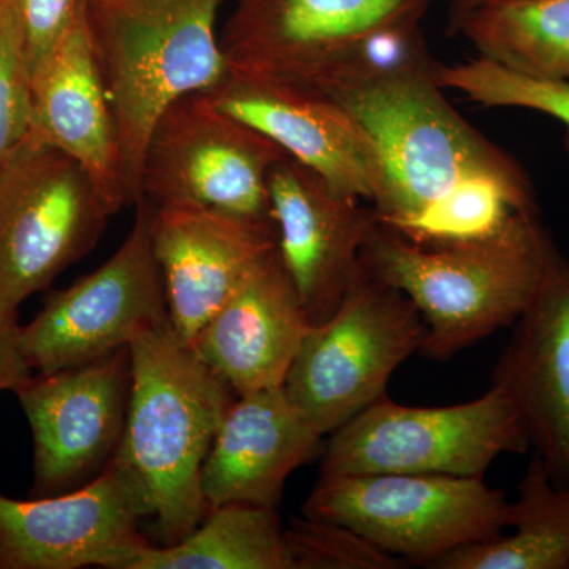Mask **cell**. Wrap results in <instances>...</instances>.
I'll return each mask as SVG.
<instances>
[{
    "label": "cell",
    "instance_id": "obj_26",
    "mask_svg": "<svg viewBox=\"0 0 569 569\" xmlns=\"http://www.w3.org/2000/svg\"><path fill=\"white\" fill-rule=\"evenodd\" d=\"M437 81L488 108H520L563 123L569 144V82L537 80L478 56L473 61L440 66Z\"/></svg>",
    "mask_w": 569,
    "mask_h": 569
},
{
    "label": "cell",
    "instance_id": "obj_19",
    "mask_svg": "<svg viewBox=\"0 0 569 569\" xmlns=\"http://www.w3.org/2000/svg\"><path fill=\"white\" fill-rule=\"evenodd\" d=\"M321 437L284 385L236 396L204 460L206 505L279 507L284 482L316 455Z\"/></svg>",
    "mask_w": 569,
    "mask_h": 569
},
{
    "label": "cell",
    "instance_id": "obj_11",
    "mask_svg": "<svg viewBox=\"0 0 569 569\" xmlns=\"http://www.w3.org/2000/svg\"><path fill=\"white\" fill-rule=\"evenodd\" d=\"M33 441L31 497L88 485L114 459L132 395L130 347L54 372H32L14 391Z\"/></svg>",
    "mask_w": 569,
    "mask_h": 569
},
{
    "label": "cell",
    "instance_id": "obj_32",
    "mask_svg": "<svg viewBox=\"0 0 569 569\" xmlns=\"http://www.w3.org/2000/svg\"><path fill=\"white\" fill-rule=\"evenodd\" d=\"M0 7H2V0H0Z\"/></svg>",
    "mask_w": 569,
    "mask_h": 569
},
{
    "label": "cell",
    "instance_id": "obj_18",
    "mask_svg": "<svg viewBox=\"0 0 569 569\" xmlns=\"http://www.w3.org/2000/svg\"><path fill=\"white\" fill-rule=\"evenodd\" d=\"M312 326L276 250L209 318L192 348L244 396L283 387Z\"/></svg>",
    "mask_w": 569,
    "mask_h": 569
},
{
    "label": "cell",
    "instance_id": "obj_22",
    "mask_svg": "<svg viewBox=\"0 0 569 569\" xmlns=\"http://www.w3.org/2000/svg\"><path fill=\"white\" fill-rule=\"evenodd\" d=\"M449 29L482 58L537 80L569 82V0H497Z\"/></svg>",
    "mask_w": 569,
    "mask_h": 569
},
{
    "label": "cell",
    "instance_id": "obj_28",
    "mask_svg": "<svg viewBox=\"0 0 569 569\" xmlns=\"http://www.w3.org/2000/svg\"><path fill=\"white\" fill-rule=\"evenodd\" d=\"M33 130L32 82L9 3L0 7V167Z\"/></svg>",
    "mask_w": 569,
    "mask_h": 569
},
{
    "label": "cell",
    "instance_id": "obj_6",
    "mask_svg": "<svg viewBox=\"0 0 569 569\" xmlns=\"http://www.w3.org/2000/svg\"><path fill=\"white\" fill-rule=\"evenodd\" d=\"M509 500L478 477H321L302 516L343 523L391 556L430 568L507 529Z\"/></svg>",
    "mask_w": 569,
    "mask_h": 569
},
{
    "label": "cell",
    "instance_id": "obj_25",
    "mask_svg": "<svg viewBox=\"0 0 569 569\" xmlns=\"http://www.w3.org/2000/svg\"><path fill=\"white\" fill-rule=\"evenodd\" d=\"M421 20L389 22L359 37L309 88L329 92L343 86L437 71L441 63L427 47Z\"/></svg>",
    "mask_w": 569,
    "mask_h": 569
},
{
    "label": "cell",
    "instance_id": "obj_1",
    "mask_svg": "<svg viewBox=\"0 0 569 569\" xmlns=\"http://www.w3.org/2000/svg\"><path fill=\"white\" fill-rule=\"evenodd\" d=\"M132 395L114 458L127 468L160 546L189 537L208 515L201 473L236 395L171 321L130 343Z\"/></svg>",
    "mask_w": 569,
    "mask_h": 569
},
{
    "label": "cell",
    "instance_id": "obj_17",
    "mask_svg": "<svg viewBox=\"0 0 569 569\" xmlns=\"http://www.w3.org/2000/svg\"><path fill=\"white\" fill-rule=\"evenodd\" d=\"M151 239L171 326L190 347L209 318L277 250L276 230L190 206L152 208Z\"/></svg>",
    "mask_w": 569,
    "mask_h": 569
},
{
    "label": "cell",
    "instance_id": "obj_4",
    "mask_svg": "<svg viewBox=\"0 0 569 569\" xmlns=\"http://www.w3.org/2000/svg\"><path fill=\"white\" fill-rule=\"evenodd\" d=\"M437 71L343 86L323 92L376 141L388 176L385 224L415 216L473 176L531 182L523 168L468 123L438 84Z\"/></svg>",
    "mask_w": 569,
    "mask_h": 569
},
{
    "label": "cell",
    "instance_id": "obj_3",
    "mask_svg": "<svg viewBox=\"0 0 569 569\" xmlns=\"http://www.w3.org/2000/svg\"><path fill=\"white\" fill-rule=\"evenodd\" d=\"M553 241L537 212H518L481 241L419 246L378 220L361 263L413 302L426 325L419 353L447 362L526 310Z\"/></svg>",
    "mask_w": 569,
    "mask_h": 569
},
{
    "label": "cell",
    "instance_id": "obj_12",
    "mask_svg": "<svg viewBox=\"0 0 569 569\" xmlns=\"http://www.w3.org/2000/svg\"><path fill=\"white\" fill-rule=\"evenodd\" d=\"M142 519L140 489L116 458L88 485L58 496L0 492V569H127L152 545Z\"/></svg>",
    "mask_w": 569,
    "mask_h": 569
},
{
    "label": "cell",
    "instance_id": "obj_15",
    "mask_svg": "<svg viewBox=\"0 0 569 569\" xmlns=\"http://www.w3.org/2000/svg\"><path fill=\"white\" fill-rule=\"evenodd\" d=\"M268 187L280 260L307 317L323 323L361 269L362 247L380 220L377 209L290 156L272 167Z\"/></svg>",
    "mask_w": 569,
    "mask_h": 569
},
{
    "label": "cell",
    "instance_id": "obj_21",
    "mask_svg": "<svg viewBox=\"0 0 569 569\" xmlns=\"http://www.w3.org/2000/svg\"><path fill=\"white\" fill-rule=\"evenodd\" d=\"M507 529L496 539L441 557L432 569H569V486L557 485L533 456L509 501Z\"/></svg>",
    "mask_w": 569,
    "mask_h": 569
},
{
    "label": "cell",
    "instance_id": "obj_27",
    "mask_svg": "<svg viewBox=\"0 0 569 569\" xmlns=\"http://www.w3.org/2000/svg\"><path fill=\"white\" fill-rule=\"evenodd\" d=\"M283 538L288 569H400L407 563L332 520L295 518Z\"/></svg>",
    "mask_w": 569,
    "mask_h": 569
},
{
    "label": "cell",
    "instance_id": "obj_20",
    "mask_svg": "<svg viewBox=\"0 0 569 569\" xmlns=\"http://www.w3.org/2000/svg\"><path fill=\"white\" fill-rule=\"evenodd\" d=\"M32 99L33 132L80 164L112 213L129 208L118 130L81 11L33 74Z\"/></svg>",
    "mask_w": 569,
    "mask_h": 569
},
{
    "label": "cell",
    "instance_id": "obj_9",
    "mask_svg": "<svg viewBox=\"0 0 569 569\" xmlns=\"http://www.w3.org/2000/svg\"><path fill=\"white\" fill-rule=\"evenodd\" d=\"M283 157L271 138L217 107L208 92L190 93L153 127L141 200L152 208L211 209L276 230L268 181Z\"/></svg>",
    "mask_w": 569,
    "mask_h": 569
},
{
    "label": "cell",
    "instance_id": "obj_8",
    "mask_svg": "<svg viewBox=\"0 0 569 569\" xmlns=\"http://www.w3.org/2000/svg\"><path fill=\"white\" fill-rule=\"evenodd\" d=\"M530 443L501 389L451 407H408L387 395L331 433L321 477L447 475L485 477L501 455Z\"/></svg>",
    "mask_w": 569,
    "mask_h": 569
},
{
    "label": "cell",
    "instance_id": "obj_16",
    "mask_svg": "<svg viewBox=\"0 0 569 569\" xmlns=\"http://www.w3.org/2000/svg\"><path fill=\"white\" fill-rule=\"evenodd\" d=\"M511 328L492 387L515 407L550 478L569 486V261L556 242L529 305Z\"/></svg>",
    "mask_w": 569,
    "mask_h": 569
},
{
    "label": "cell",
    "instance_id": "obj_31",
    "mask_svg": "<svg viewBox=\"0 0 569 569\" xmlns=\"http://www.w3.org/2000/svg\"><path fill=\"white\" fill-rule=\"evenodd\" d=\"M497 2V0H448L449 6V28L458 22L468 11L486 6V3Z\"/></svg>",
    "mask_w": 569,
    "mask_h": 569
},
{
    "label": "cell",
    "instance_id": "obj_30",
    "mask_svg": "<svg viewBox=\"0 0 569 569\" xmlns=\"http://www.w3.org/2000/svg\"><path fill=\"white\" fill-rule=\"evenodd\" d=\"M18 313L0 316V392L17 391L31 377L21 350Z\"/></svg>",
    "mask_w": 569,
    "mask_h": 569
},
{
    "label": "cell",
    "instance_id": "obj_13",
    "mask_svg": "<svg viewBox=\"0 0 569 569\" xmlns=\"http://www.w3.org/2000/svg\"><path fill=\"white\" fill-rule=\"evenodd\" d=\"M208 96L340 193L365 200L377 211L387 203L388 176L376 141L332 97L293 82L234 71H228Z\"/></svg>",
    "mask_w": 569,
    "mask_h": 569
},
{
    "label": "cell",
    "instance_id": "obj_29",
    "mask_svg": "<svg viewBox=\"0 0 569 569\" xmlns=\"http://www.w3.org/2000/svg\"><path fill=\"white\" fill-rule=\"evenodd\" d=\"M17 22L22 58L33 74L50 59L80 17L82 0H6Z\"/></svg>",
    "mask_w": 569,
    "mask_h": 569
},
{
    "label": "cell",
    "instance_id": "obj_23",
    "mask_svg": "<svg viewBox=\"0 0 569 569\" xmlns=\"http://www.w3.org/2000/svg\"><path fill=\"white\" fill-rule=\"evenodd\" d=\"M277 508L227 503L170 546L149 545L127 569H288Z\"/></svg>",
    "mask_w": 569,
    "mask_h": 569
},
{
    "label": "cell",
    "instance_id": "obj_7",
    "mask_svg": "<svg viewBox=\"0 0 569 569\" xmlns=\"http://www.w3.org/2000/svg\"><path fill=\"white\" fill-rule=\"evenodd\" d=\"M111 216L80 164L32 130L0 167V316L91 252Z\"/></svg>",
    "mask_w": 569,
    "mask_h": 569
},
{
    "label": "cell",
    "instance_id": "obj_2",
    "mask_svg": "<svg viewBox=\"0 0 569 569\" xmlns=\"http://www.w3.org/2000/svg\"><path fill=\"white\" fill-rule=\"evenodd\" d=\"M227 0H82L81 17L110 103L127 203L141 200L153 127L171 104L228 74L220 31Z\"/></svg>",
    "mask_w": 569,
    "mask_h": 569
},
{
    "label": "cell",
    "instance_id": "obj_5",
    "mask_svg": "<svg viewBox=\"0 0 569 569\" xmlns=\"http://www.w3.org/2000/svg\"><path fill=\"white\" fill-rule=\"evenodd\" d=\"M425 337L413 302L361 263L336 312L310 329L284 389L310 426L331 436L387 395L389 380Z\"/></svg>",
    "mask_w": 569,
    "mask_h": 569
},
{
    "label": "cell",
    "instance_id": "obj_24",
    "mask_svg": "<svg viewBox=\"0 0 569 569\" xmlns=\"http://www.w3.org/2000/svg\"><path fill=\"white\" fill-rule=\"evenodd\" d=\"M537 211L531 182L473 176L422 211L388 227L419 246L463 244L497 234L515 213Z\"/></svg>",
    "mask_w": 569,
    "mask_h": 569
},
{
    "label": "cell",
    "instance_id": "obj_14",
    "mask_svg": "<svg viewBox=\"0 0 569 569\" xmlns=\"http://www.w3.org/2000/svg\"><path fill=\"white\" fill-rule=\"evenodd\" d=\"M432 0H238L220 29L228 70L312 86L365 33L422 18Z\"/></svg>",
    "mask_w": 569,
    "mask_h": 569
},
{
    "label": "cell",
    "instance_id": "obj_10",
    "mask_svg": "<svg viewBox=\"0 0 569 569\" xmlns=\"http://www.w3.org/2000/svg\"><path fill=\"white\" fill-rule=\"evenodd\" d=\"M126 241L107 263L56 291L20 328L21 350L32 372L88 365L130 347L167 323V290L153 254L152 208L138 201Z\"/></svg>",
    "mask_w": 569,
    "mask_h": 569
}]
</instances>
